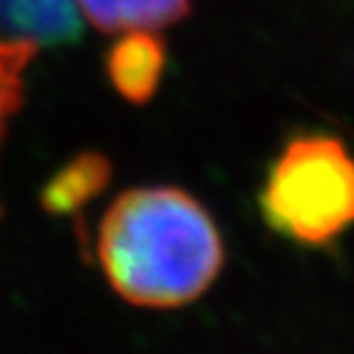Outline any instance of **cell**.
<instances>
[{
  "instance_id": "cell-3",
  "label": "cell",
  "mask_w": 354,
  "mask_h": 354,
  "mask_svg": "<svg viewBox=\"0 0 354 354\" xmlns=\"http://www.w3.org/2000/svg\"><path fill=\"white\" fill-rule=\"evenodd\" d=\"M109 79L131 104H145L155 96L165 72V42L153 30L123 32L109 52Z\"/></svg>"
},
{
  "instance_id": "cell-4",
  "label": "cell",
  "mask_w": 354,
  "mask_h": 354,
  "mask_svg": "<svg viewBox=\"0 0 354 354\" xmlns=\"http://www.w3.org/2000/svg\"><path fill=\"white\" fill-rule=\"evenodd\" d=\"M0 35L37 47L69 44L82 35L74 0H0Z\"/></svg>"
},
{
  "instance_id": "cell-7",
  "label": "cell",
  "mask_w": 354,
  "mask_h": 354,
  "mask_svg": "<svg viewBox=\"0 0 354 354\" xmlns=\"http://www.w3.org/2000/svg\"><path fill=\"white\" fill-rule=\"evenodd\" d=\"M37 44L0 35V140L10 118L22 104V86L30 62L37 55Z\"/></svg>"
},
{
  "instance_id": "cell-2",
  "label": "cell",
  "mask_w": 354,
  "mask_h": 354,
  "mask_svg": "<svg viewBox=\"0 0 354 354\" xmlns=\"http://www.w3.org/2000/svg\"><path fill=\"white\" fill-rule=\"evenodd\" d=\"M259 207L281 236L320 246L354 221V160L337 138L305 136L286 145Z\"/></svg>"
},
{
  "instance_id": "cell-6",
  "label": "cell",
  "mask_w": 354,
  "mask_h": 354,
  "mask_svg": "<svg viewBox=\"0 0 354 354\" xmlns=\"http://www.w3.org/2000/svg\"><path fill=\"white\" fill-rule=\"evenodd\" d=\"M111 177V165L101 155H82L62 167L42 192V205L52 214H74L104 192Z\"/></svg>"
},
{
  "instance_id": "cell-5",
  "label": "cell",
  "mask_w": 354,
  "mask_h": 354,
  "mask_svg": "<svg viewBox=\"0 0 354 354\" xmlns=\"http://www.w3.org/2000/svg\"><path fill=\"white\" fill-rule=\"evenodd\" d=\"M82 20L104 32L162 30L189 12V0H74Z\"/></svg>"
},
{
  "instance_id": "cell-1",
  "label": "cell",
  "mask_w": 354,
  "mask_h": 354,
  "mask_svg": "<svg viewBox=\"0 0 354 354\" xmlns=\"http://www.w3.org/2000/svg\"><path fill=\"white\" fill-rule=\"evenodd\" d=\"M96 251L111 288L138 308L192 303L224 263L209 212L177 187L123 192L101 221Z\"/></svg>"
}]
</instances>
